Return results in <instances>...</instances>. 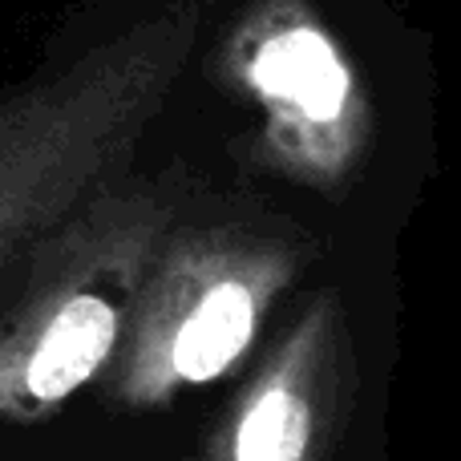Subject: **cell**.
I'll return each instance as SVG.
<instances>
[{"mask_svg":"<svg viewBox=\"0 0 461 461\" xmlns=\"http://www.w3.org/2000/svg\"><path fill=\"white\" fill-rule=\"evenodd\" d=\"M199 29L194 0L167 5L0 97V295L73 211L126 175Z\"/></svg>","mask_w":461,"mask_h":461,"instance_id":"6da1fadb","label":"cell"},{"mask_svg":"<svg viewBox=\"0 0 461 461\" xmlns=\"http://www.w3.org/2000/svg\"><path fill=\"white\" fill-rule=\"evenodd\" d=\"M183 194L110 183L29 255L0 295V425H37L102 381Z\"/></svg>","mask_w":461,"mask_h":461,"instance_id":"7a4b0ae2","label":"cell"},{"mask_svg":"<svg viewBox=\"0 0 461 461\" xmlns=\"http://www.w3.org/2000/svg\"><path fill=\"white\" fill-rule=\"evenodd\" d=\"M308 247L271 223H175L142 279L102 397L130 413L167 409L227 376L300 279Z\"/></svg>","mask_w":461,"mask_h":461,"instance_id":"3957f363","label":"cell"},{"mask_svg":"<svg viewBox=\"0 0 461 461\" xmlns=\"http://www.w3.org/2000/svg\"><path fill=\"white\" fill-rule=\"evenodd\" d=\"M227 89L255 113V150L303 191L340 199L376 142L348 49L308 0H251L219 49Z\"/></svg>","mask_w":461,"mask_h":461,"instance_id":"277c9868","label":"cell"},{"mask_svg":"<svg viewBox=\"0 0 461 461\" xmlns=\"http://www.w3.org/2000/svg\"><path fill=\"white\" fill-rule=\"evenodd\" d=\"M357 389L348 308L316 292L207 429L203 461H336Z\"/></svg>","mask_w":461,"mask_h":461,"instance_id":"5b68a950","label":"cell"}]
</instances>
